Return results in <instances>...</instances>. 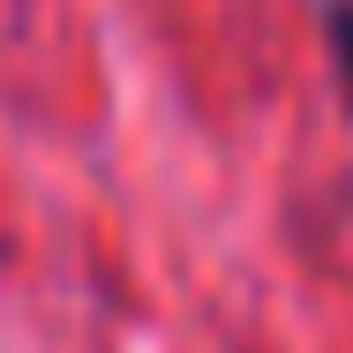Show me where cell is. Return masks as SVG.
Listing matches in <instances>:
<instances>
[{"label": "cell", "mask_w": 353, "mask_h": 353, "mask_svg": "<svg viewBox=\"0 0 353 353\" xmlns=\"http://www.w3.org/2000/svg\"><path fill=\"white\" fill-rule=\"evenodd\" d=\"M331 53H339V75L353 90V8H331Z\"/></svg>", "instance_id": "6da1fadb"}]
</instances>
